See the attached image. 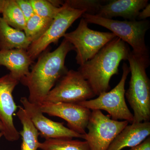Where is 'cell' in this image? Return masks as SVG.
Returning a JSON list of instances; mask_svg holds the SVG:
<instances>
[{"label": "cell", "instance_id": "7c38bea8", "mask_svg": "<svg viewBox=\"0 0 150 150\" xmlns=\"http://www.w3.org/2000/svg\"><path fill=\"white\" fill-rule=\"evenodd\" d=\"M43 113L62 118L68 128L81 135H85L91 114V110L76 103L43 102L39 105Z\"/></svg>", "mask_w": 150, "mask_h": 150}, {"label": "cell", "instance_id": "ffe728a7", "mask_svg": "<svg viewBox=\"0 0 150 150\" xmlns=\"http://www.w3.org/2000/svg\"><path fill=\"white\" fill-rule=\"evenodd\" d=\"M54 19L45 18L34 14L26 22L24 32L31 43L46 32Z\"/></svg>", "mask_w": 150, "mask_h": 150}, {"label": "cell", "instance_id": "8fae6325", "mask_svg": "<svg viewBox=\"0 0 150 150\" xmlns=\"http://www.w3.org/2000/svg\"><path fill=\"white\" fill-rule=\"evenodd\" d=\"M20 102L23 105L34 126L39 132L40 136L45 140L63 138H80L83 139L85 135L78 134L65 127L63 123L55 122L43 115L39 105L30 102L27 98H21Z\"/></svg>", "mask_w": 150, "mask_h": 150}, {"label": "cell", "instance_id": "7402d4cb", "mask_svg": "<svg viewBox=\"0 0 150 150\" xmlns=\"http://www.w3.org/2000/svg\"><path fill=\"white\" fill-rule=\"evenodd\" d=\"M66 2L71 7L85 10L86 13L93 15L97 14L103 2L102 1L93 0H70Z\"/></svg>", "mask_w": 150, "mask_h": 150}, {"label": "cell", "instance_id": "44dd1931", "mask_svg": "<svg viewBox=\"0 0 150 150\" xmlns=\"http://www.w3.org/2000/svg\"><path fill=\"white\" fill-rule=\"evenodd\" d=\"M35 14L45 18L54 19L61 11L62 6L58 8L47 0H30Z\"/></svg>", "mask_w": 150, "mask_h": 150}, {"label": "cell", "instance_id": "8992f818", "mask_svg": "<svg viewBox=\"0 0 150 150\" xmlns=\"http://www.w3.org/2000/svg\"><path fill=\"white\" fill-rule=\"evenodd\" d=\"M115 37L112 32L91 29L88 27V23L83 18L74 30L66 33L64 36L74 46L76 52V62L80 66L91 59Z\"/></svg>", "mask_w": 150, "mask_h": 150}, {"label": "cell", "instance_id": "9a60e30c", "mask_svg": "<svg viewBox=\"0 0 150 150\" xmlns=\"http://www.w3.org/2000/svg\"><path fill=\"white\" fill-rule=\"evenodd\" d=\"M33 62L27 50H0V67H5L10 71V74L19 82L29 74L30 67Z\"/></svg>", "mask_w": 150, "mask_h": 150}, {"label": "cell", "instance_id": "603a6c76", "mask_svg": "<svg viewBox=\"0 0 150 150\" xmlns=\"http://www.w3.org/2000/svg\"><path fill=\"white\" fill-rule=\"evenodd\" d=\"M16 1L26 21L35 14L34 10L30 0H16Z\"/></svg>", "mask_w": 150, "mask_h": 150}, {"label": "cell", "instance_id": "2e32d148", "mask_svg": "<svg viewBox=\"0 0 150 150\" xmlns=\"http://www.w3.org/2000/svg\"><path fill=\"white\" fill-rule=\"evenodd\" d=\"M31 43L24 31L11 27L0 17V50H27Z\"/></svg>", "mask_w": 150, "mask_h": 150}, {"label": "cell", "instance_id": "4316f807", "mask_svg": "<svg viewBox=\"0 0 150 150\" xmlns=\"http://www.w3.org/2000/svg\"><path fill=\"white\" fill-rule=\"evenodd\" d=\"M3 130H4V126H3V123L0 119V131L1 132H2Z\"/></svg>", "mask_w": 150, "mask_h": 150}, {"label": "cell", "instance_id": "5bb4252c", "mask_svg": "<svg viewBox=\"0 0 150 150\" xmlns=\"http://www.w3.org/2000/svg\"><path fill=\"white\" fill-rule=\"evenodd\" d=\"M150 135V123H132L116 136L107 150H121L132 148L142 143Z\"/></svg>", "mask_w": 150, "mask_h": 150}, {"label": "cell", "instance_id": "d4e9b609", "mask_svg": "<svg viewBox=\"0 0 150 150\" xmlns=\"http://www.w3.org/2000/svg\"><path fill=\"white\" fill-rule=\"evenodd\" d=\"M150 16V5L149 4L145 8L139 13L137 18V21L145 20Z\"/></svg>", "mask_w": 150, "mask_h": 150}, {"label": "cell", "instance_id": "52a82bcc", "mask_svg": "<svg viewBox=\"0 0 150 150\" xmlns=\"http://www.w3.org/2000/svg\"><path fill=\"white\" fill-rule=\"evenodd\" d=\"M96 96L87 81L80 73L70 70L57 82L43 102L78 104Z\"/></svg>", "mask_w": 150, "mask_h": 150}, {"label": "cell", "instance_id": "cb8c5ba5", "mask_svg": "<svg viewBox=\"0 0 150 150\" xmlns=\"http://www.w3.org/2000/svg\"><path fill=\"white\" fill-rule=\"evenodd\" d=\"M129 150H150V137H148L142 143Z\"/></svg>", "mask_w": 150, "mask_h": 150}, {"label": "cell", "instance_id": "484cf974", "mask_svg": "<svg viewBox=\"0 0 150 150\" xmlns=\"http://www.w3.org/2000/svg\"><path fill=\"white\" fill-rule=\"evenodd\" d=\"M5 0H0V14L2 13L3 8L4 5Z\"/></svg>", "mask_w": 150, "mask_h": 150}, {"label": "cell", "instance_id": "e0dca14e", "mask_svg": "<svg viewBox=\"0 0 150 150\" xmlns=\"http://www.w3.org/2000/svg\"><path fill=\"white\" fill-rule=\"evenodd\" d=\"M16 115L23 126L22 131L20 133L22 142L21 150H37L40 134L33 125L23 107L18 106Z\"/></svg>", "mask_w": 150, "mask_h": 150}, {"label": "cell", "instance_id": "d6986e66", "mask_svg": "<svg viewBox=\"0 0 150 150\" xmlns=\"http://www.w3.org/2000/svg\"><path fill=\"white\" fill-rule=\"evenodd\" d=\"M2 18L11 27L24 30L26 21L16 0H5Z\"/></svg>", "mask_w": 150, "mask_h": 150}, {"label": "cell", "instance_id": "5b68a950", "mask_svg": "<svg viewBox=\"0 0 150 150\" xmlns=\"http://www.w3.org/2000/svg\"><path fill=\"white\" fill-rule=\"evenodd\" d=\"M122 69L123 74L120 81L110 91L100 94L95 99L89 100L78 104L90 110H105L113 120H123L129 123H133V114L129 110L125 100V83L130 69L125 63L123 64Z\"/></svg>", "mask_w": 150, "mask_h": 150}, {"label": "cell", "instance_id": "ac0fdd59", "mask_svg": "<svg viewBox=\"0 0 150 150\" xmlns=\"http://www.w3.org/2000/svg\"><path fill=\"white\" fill-rule=\"evenodd\" d=\"M41 150H90L87 142L73 139H51L39 142Z\"/></svg>", "mask_w": 150, "mask_h": 150}, {"label": "cell", "instance_id": "3957f363", "mask_svg": "<svg viewBox=\"0 0 150 150\" xmlns=\"http://www.w3.org/2000/svg\"><path fill=\"white\" fill-rule=\"evenodd\" d=\"M127 60L131 76L125 96L134 111L133 123L149 122L150 81L146 70L149 66V56L139 55L130 51Z\"/></svg>", "mask_w": 150, "mask_h": 150}, {"label": "cell", "instance_id": "83f0119b", "mask_svg": "<svg viewBox=\"0 0 150 150\" xmlns=\"http://www.w3.org/2000/svg\"><path fill=\"white\" fill-rule=\"evenodd\" d=\"M3 136V134L2 132H0V139H1V138Z\"/></svg>", "mask_w": 150, "mask_h": 150}, {"label": "cell", "instance_id": "7a4b0ae2", "mask_svg": "<svg viewBox=\"0 0 150 150\" xmlns=\"http://www.w3.org/2000/svg\"><path fill=\"white\" fill-rule=\"evenodd\" d=\"M130 51L126 43L116 37L91 59L80 66L78 71L87 81L96 96L109 90L110 79L118 74L120 63L128 59Z\"/></svg>", "mask_w": 150, "mask_h": 150}, {"label": "cell", "instance_id": "30bf717a", "mask_svg": "<svg viewBox=\"0 0 150 150\" xmlns=\"http://www.w3.org/2000/svg\"><path fill=\"white\" fill-rule=\"evenodd\" d=\"M19 82L10 73L0 77V119L4 126L2 132L6 139L11 142L17 141L20 136L13 123V115L18 107L13 96Z\"/></svg>", "mask_w": 150, "mask_h": 150}, {"label": "cell", "instance_id": "277c9868", "mask_svg": "<svg viewBox=\"0 0 150 150\" xmlns=\"http://www.w3.org/2000/svg\"><path fill=\"white\" fill-rule=\"evenodd\" d=\"M82 17L88 23L98 25L109 30L116 37L130 45L135 54L149 56L145 42V35L150 28L149 21H121L86 13Z\"/></svg>", "mask_w": 150, "mask_h": 150}, {"label": "cell", "instance_id": "6da1fadb", "mask_svg": "<svg viewBox=\"0 0 150 150\" xmlns=\"http://www.w3.org/2000/svg\"><path fill=\"white\" fill-rule=\"evenodd\" d=\"M72 50L74 46L64 38L54 51L47 49L38 56L31 71L20 81L28 88L30 102L39 105L43 103L55 84L69 71L65 60Z\"/></svg>", "mask_w": 150, "mask_h": 150}, {"label": "cell", "instance_id": "4fadbf2b", "mask_svg": "<svg viewBox=\"0 0 150 150\" xmlns=\"http://www.w3.org/2000/svg\"><path fill=\"white\" fill-rule=\"evenodd\" d=\"M148 0H114L101 5L96 15L106 19L121 17L128 21L137 20L139 13L149 4Z\"/></svg>", "mask_w": 150, "mask_h": 150}, {"label": "cell", "instance_id": "ba28073f", "mask_svg": "<svg viewBox=\"0 0 150 150\" xmlns=\"http://www.w3.org/2000/svg\"><path fill=\"white\" fill-rule=\"evenodd\" d=\"M129 122L113 120L101 110L91 111L86 129L88 132L84 139L87 142L90 150H107L116 136Z\"/></svg>", "mask_w": 150, "mask_h": 150}, {"label": "cell", "instance_id": "9c48e42d", "mask_svg": "<svg viewBox=\"0 0 150 150\" xmlns=\"http://www.w3.org/2000/svg\"><path fill=\"white\" fill-rule=\"evenodd\" d=\"M86 12L85 10L71 7L65 1L61 11L46 32L39 39L31 43L28 48L27 52L31 60L34 62L51 43H58L72 24Z\"/></svg>", "mask_w": 150, "mask_h": 150}]
</instances>
